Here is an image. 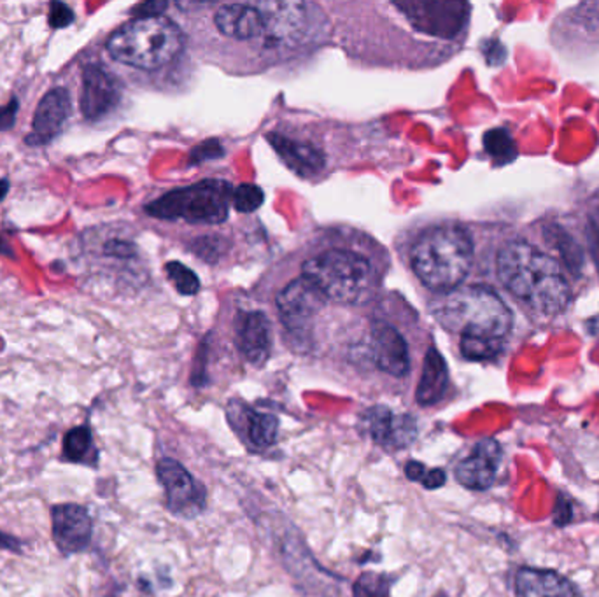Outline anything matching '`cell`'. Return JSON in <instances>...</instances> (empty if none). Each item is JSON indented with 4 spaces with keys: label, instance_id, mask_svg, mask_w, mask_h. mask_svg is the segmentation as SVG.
<instances>
[{
    "label": "cell",
    "instance_id": "12",
    "mask_svg": "<svg viewBox=\"0 0 599 597\" xmlns=\"http://www.w3.org/2000/svg\"><path fill=\"white\" fill-rule=\"evenodd\" d=\"M228 421L251 452H263L278 440V419L272 414L257 412L251 406L234 402L228 405Z\"/></svg>",
    "mask_w": 599,
    "mask_h": 597
},
{
    "label": "cell",
    "instance_id": "6",
    "mask_svg": "<svg viewBox=\"0 0 599 597\" xmlns=\"http://www.w3.org/2000/svg\"><path fill=\"white\" fill-rule=\"evenodd\" d=\"M232 194V186L225 181H204L160 196L146 205V214L193 225H217L228 217Z\"/></svg>",
    "mask_w": 599,
    "mask_h": 597
},
{
    "label": "cell",
    "instance_id": "23",
    "mask_svg": "<svg viewBox=\"0 0 599 597\" xmlns=\"http://www.w3.org/2000/svg\"><path fill=\"white\" fill-rule=\"evenodd\" d=\"M354 597H389L391 580L383 573L366 571L354 581Z\"/></svg>",
    "mask_w": 599,
    "mask_h": 597
},
{
    "label": "cell",
    "instance_id": "27",
    "mask_svg": "<svg viewBox=\"0 0 599 597\" xmlns=\"http://www.w3.org/2000/svg\"><path fill=\"white\" fill-rule=\"evenodd\" d=\"M47 23L51 28H65L70 23H74V11L64 4V2H51L49 4V15Z\"/></svg>",
    "mask_w": 599,
    "mask_h": 597
},
{
    "label": "cell",
    "instance_id": "19",
    "mask_svg": "<svg viewBox=\"0 0 599 597\" xmlns=\"http://www.w3.org/2000/svg\"><path fill=\"white\" fill-rule=\"evenodd\" d=\"M268 142L274 150L278 151V156L282 162L291 169L297 172L301 177L314 175L316 172L321 171L324 167V158L321 151L316 150L310 144L297 142L293 139H288L278 133H270Z\"/></svg>",
    "mask_w": 599,
    "mask_h": 597
},
{
    "label": "cell",
    "instance_id": "34",
    "mask_svg": "<svg viewBox=\"0 0 599 597\" xmlns=\"http://www.w3.org/2000/svg\"><path fill=\"white\" fill-rule=\"evenodd\" d=\"M11 190V184L7 179H0V202L5 198V194Z\"/></svg>",
    "mask_w": 599,
    "mask_h": 597
},
{
    "label": "cell",
    "instance_id": "25",
    "mask_svg": "<svg viewBox=\"0 0 599 597\" xmlns=\"http://www.w3.org/2000/svg\"><path fill=\"white\" fill-rule=\"evenodd\" d=\"M486 150L491 152L494 158L509 162L515 156V146L512 137L505 130H491L486 135Z\"/></svg>",
    "mask_w": 599,
    "mask_h": 597
},
{
    "label": "cell",
    "instance_id": "2",
    "mask_svg": "<svg viewBox=\"0 0 599 597\" xmlns=\"http://www.w3.org/2000/svg\"><path fill=\"white\" fill-rule=\"evenodd\" d=\"M473 242L468 232L456 225L429 228L412 247V268L433 291H452L468 276Z\"/></svg>",
    "mask_w": 599,
    "mask_h": 597
},
{
    "label": "cell",
    "instance_id": "7",
    "mask_svg": "<svg viewBox=\"0 0 599 597\" xmlns=\"http://www.w3.org/2000/svg\"><path fill=\"white\" fill-rule=\"evenodd\" d=\"M156 477L163 486L167 508L173 515L193 518L204 512L207 491L179 461L172 457L160 459L156 465Z\"/></svg>",
    "mask_w": 599,
    "mask_h": 597
},
{
    "label": "cell",
    "instance_id": "31",
    "mask_svg": "<svg viewBox=\"0 0 599 597\" xmlns=\"http://www.w3.org/2000/svg\"><path fill=\"white\" fill-rule=\"evenodd\" d=\"M426 473H428V468L419 461H408L405 465V475H407L408 480H412V482H423Z\"/></svg>",
    "mask_w": 599,
    "mask_h": 597
},
{
    "label": "cell",
    "instance_id": "18",
    "mask_svg": "<svg viewBox=\"0 0 599 597\" xmlns=\"http://www.w3.org/2000/svg\"><path fill=\"white\" fill-rule=\"evenodd\" d=\"M217 30L232 39H255L265 32V22L257 7L246 4H228L215 13Z\"/></svg>",
    "mask_w": 599,
    "mask_h": 597
},
{
    "label": "cell",
    "instance_id": "3",
    "mask_svg": "<svg viewBox=\"0 0 599 597\" xmlns=\"http://www.w3.org/2000/svg\"><path fill=\"white\" fill-rule=\"evenodd\" d=\"M436 319L461 339L501 343L512 328V314L494 291L482 286H465L447 291L435 310Z\"/></svg>",
    "mask_w": 599,
    "mask_h": 597
},
{
    "label": "cell",
    "instance_id": "17",
    "mask_svg": "<svg viewBox=\"0 0 599 597\" xmlns=\"http://www.w3.org/2000/svg\"><path fill=\"white\" fill-rule=\"evenodd\" d=\"M517 597H580L577 587L556 571L522 568L515 575Z\"/></svg>",
    "mask_w": 599,
    "mask_h": 597
},
{
    "label": "cell",
    "instance_id": "4",
    "mask_svg": "<svg viewBox=\"0 0 599 597\" xmlns=\"http://www.w3.org/2000/svg\"><path fill=\"white\" fill-rule=\"evenodd\" d=\"M183 46L175 23L158 16H139L123 25L109 37V55L120 62L142 70L160 68L173 60Z\"/></svg>",
    "mask_w": 599,
    "mask_h": 597
},
{
    "label": "cell",
    "instance_id": "9",
    "mask_svg": "<svg viewBox=\"0 0 599 597\" xmlns=\"http://www.w3.org/2000/svg\"><path fill=\"white\" fill-rule=\"evenodd\" d=\"M51 533L57 549L62 554H79L91 541L93 522L81 505H57L51 508Z\"/></svg>",
    "mask_w": 599,
    "mask_h": 597
},
{
    "label": "cell",
    "instance_id": "11",
    "mask_svg": "<svg viewBox=\"0 0 599 597\" xmlns=\"http://www.w3.org/2000/svg\"><path fill=\"white\" fill-rule=\"evenodd\" d=\"M364 426L370 438L389 450L405 448L417 436V424L407 415H394L387 406H373L364 412Z\"/></svg>",
    "mask_w": 599,
    "mask_h": 597
},
{
    "label": "cell",
    "instance_id": "28",
    "mask_svg": "<svg viewBox=\"0 0 599 597\" xmlns=\"http://www.w3.org/2000/svg\"><path fill=\"white\" fill-rule=\"evenodd\" d=\"M587 236H589L591 255H593V259H594V263H596L599 272V209L589 215Z\"/></svg>",
    "mask_w": 599,
    "mask_h": 597
},
{
    "label": "cell",
    "instance_id": "8",
    "mask_svg": "<svg viewBox=\"0 0 599 597\" xmlns=\"http://www.w3.org/2000/svg\"><path fill=\"white\" fill-rule=\"evenodd\" d=\"M328 298L321 289L309 278H300L289 282L278 297V314L284 326L295 333H305L309 322L314 319L326 305Z\"/></svg>",
    "mask_w": 599,
    "mask_h": 597
},
{
    "label": "cell",
    "instance_id": "24",
    "mask_svg": "<svg viewBox=\"0 0 599 597\" xmlns=\"http://www.w3.org/2000/svg\"><path fill=\"white\" fill-rule=\"evenodd\" d=\"M165 272L167 276L172 280V284L175 286V289L181 293V295H186V297H193L200 291V282H198V278L194 276V272L190 270L188 267H184L183 263L179 261H171L167 263L165 267Z\"/></svg>",
    "mask_w": 599,
    "mask_h": 597
},
{
    "label": "cell",
    "instance_id": "30",
    "mask_svg": "<svg viewBox=\"0 0 599 597\" xmlns=\"http://www.w3.org/2000/svg\"><path fill=\"white\" fill-rule=\"evenodd\" d=\"M446 480H447V475H446V471L442 468H433V469H428V473H426V477L423 478V486L426 487V489H438V487H442L444 484H446Z\"/></svg>",
    "mask_w": 599,
    "mask_h": 597
},
{
    "label": "cell",
    "instance_id": "13",
    "mask_svg": "<svg viewBox=\"0 0 599 597\" xmlns=\"http://www.w3.org/2000/svg\"><path fill=\"white\" fill-rule=\"evenodd\" d=\"M70 93L64 86L49 89L39 102L32 121V133L25 137L28 146H43L51 142L70 116Z\"/></svg>",
    "mask_w": 599,
    "mask_h": 597
},
{
    "label": "cell",
    "instance_id": "5",
    "mask_svg": "<svg viewBox=\"0 0 599 597\" xmlns=\"http://www.w3.org/2000/svg\"><path fill=\"white\" fill-rule=\"evenodd\" d=\"M309 278L328 299L339 303H358L372 288V267L366 257L351 251L331 249L309 257L301 267Z\"/></svg>",
    "mask_w": 599,
    "mask_h": 597
},
{
    "label": "cell",
    "instance_id": "10",
    "mask_svg": "<svg viewBox=\"0 0 599 597\" xmlns=\"http://www.w3.org/2000/svg\"><path fill=\"white\" fill-rule=\"evenodd\" d=\"M121 97L120 83L102 65H86L81 88V112L86 120L95 121L104 118Z\"/></svg>",
    "mask_w": 599,
    "mask_h": 597
},
{
    "label": "cell",
    "instance_id": "21",
    "mask_svg": "<svg viewBox=\"0 0 599 597\" xmlns=\"http://www.w3.org/2000/svg\"><path fill=\"white\" fill-rule=\"evenodd\" d=\"M259 13L265 22V32L276 39H286L288 36L295 34L305 20L303 5L295 2L263 4Z\"/></svg>",
    "mask_w": 599,
    "mask_h": 597
},
{
    "label": "cell",
    "instance_id": "14",
    "mask_svg": "<svg viewBox=\"0 0 599 597\" xmlns=\"http://www.w3.org/2000/svg\"><path fill=\"white\" fill-rule=\"evenodd\" d=\"M370 354L373 363L393 377H405L410 370L407 341L383 320L373 322L370 330Z\"/></svg>",
    "mask_w": 599,
    "mask_h": 597
},
{
    "label": "cell",
    "instance_id": "16",
    "mask_svg": "<svg viewBox=\"0 0 599 597\" xmlns=\"http://www.w3.org/2000/svg\"><path fill=\"white\" fill-rule=\"evenodd\" d=\"M236 343L249 363H265L272 351L268 318L261 312H242L236 319Z\"/></svg>",
    "mask_w": 599,
    "mask_h": 597
},
{
    "label": "cell",
    "instance_id": "33",
    "mask_svg": "<svg viewBox=\"0 0 599 597\" xmlns=\"http://www.w3.org/2000/svg\"><path fill=\"white\" fill-rule=\"evenodd\" d=\"M0 255H4V257H15V251H13V247L0 236Z\"/></svg>",
    "mask_w": 599,
    "mask_h": 597
},
{
    "label": "cell",
    "instance_id": "26",
    "mask_svg": "<svg viewBox=\"0 0 599 597\" xmlns=\"http://www.w3.org/2000/svg\"><path fill=\"white\" fill-rule=\"evenodd\" d=\"M232 202L238 213H255L263 204V192L255 184H242L232 194Z\"/></svg>",
    "mask_w": 599,
    "mask_h": 597
},
{
    "label": "cell",
    "instance_id": "15",
    "mask_svg": "<svg viewBox=\"0 0 599 597\" xmlns=\"http://www.w3.org/2000/svg\"><path fill=\"white\" fill-rule=\"evenodd\" d=\"M501 461V448L494 440L478 442L467 459L456 466V480L471 491L489 489Z\"/></svg>",
    "mask_w": 599,
    "mask_h": 597
},
{
    "label": "cell",
    "instance_id": "29",
    "mask_svg": "<svg viewBox=\"0 0 599 597\" xmlns=\"http://www.w3.org/2000/svg\"><path fill=\"white\" fill-rule=\"evenodd\" d=\"M18 110H20V102L16 99H13L7 106L0 107V131L15 127Z\"/></svg>",
    "mask_w": 599,
    "mask_h": 597
},
{
    "label": "cell",
    "instance_id": "22",
    "mask_svg": "<svg viewBox=\"0 0 599 597\" xmlns=\"http://www.w3.org/2000/svg\"><path fill=\"white\" fill-rule=\"evenodd\" d=\"M64 459L70 463H97V448L93 445V436L88 426L72 427L64 436Z\"/></svg>",
    "mask_w": 599,
    "mask_h": 597
},
{
    "label": "cell",
    "instance_id": "20",
    "mask_svg": "<svg viewBox=\"0 0 599 597\" xmlns=\"http://www.w3.org/2000/svg\"><path fill=\"white\" fill-rule=\"evenodd\" d=\"M449 382V373L444 358L435 351L429 349L425 360V368L423 375L415 391V400L421 406H431L438 403L447 389Z\"/></svg>",
    "mask_w": 599,
    "mask_h": 597
},
{
    "label": "cell",
    "instance_id": "32",
    "mask_svg": "<svg viewBox=\"0 0 599 597\" xmlns=\"http://www.w3.org/2000/svg\"><path fill=\"white\" fill-rule=\"evenodd\" d=\"M0 550H9V552H22V541L15 536L2 533L0 531Z\"/></svg>",
    "mask_w": 599,
    "mask_h": 597
},
{
    "label": "cell",
    "instance_id": "1",
    "mask_svg": "<svg viewBox=\"0 0 599 597\" xmlns=\"http://www.w3.org/2000/svg\"><path fill=\"white\" fill-rule=\"evenodd\" d=\"M496 270L515 298L540 314H559L570 301V286L559 265L528 242H509L498 253Z\"/></svg>",
    "mask_w": 599,
    "mask_h": 597
}]
</instances>
